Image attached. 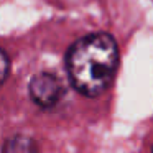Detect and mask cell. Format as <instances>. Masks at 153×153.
<instances>
[{"mask_svg": "<svg viewBox=\"0 0 153 153\" xmlns=\"http://www.w3.org/2000/svg\"><path fill=\"white\" fill-rule=\"evenodd\" d=\"M119 64V50L109 33L82 36L69 48L66 68L77 92L96 97L110 86Z\"/></svg>", "mask_w": 153, "mask_h": 153, "instance_id": "1", "label": "cell"}, {"mask_svg": "<svg viewBox=\"0 0 153 153\" xmlns=\"http://www.w3.org/2000/svg\"><path fill=\"white\" fill-rule=\"evenodd\" d=\"M30 96L36 105L51 109L63 97V86L53 74L40 73L30 81Z\"/></svg>", "mask_w": 153, "mask_h": 153, "instance_id": "2", "label": "cell"}, {"mask_svg": "<svg viewBox=\"0 0 153 153\" xmlns=\"http://www.w3.org/2000/svg\"><path fill=\"white\" fill-rule=\"evenodd\" d=\"M2 153H38V145L27 135H15L5 142Z\"/></svg>", "mask_w": 153, "mask_h": 153, "instance_id": "3", "label": "cell"}, {"mask_svg": "<svg viewBox=\"0 0 153 153\" xmlns=\"http://www.w3.org/2000/svg\"><path fill=\"white\" fill-rule=\"evenodd\" d=\"M7 74H8V56L5 51H2V79H7Z\"/></svg>", "mask_w": 153, "mask_h": 153, "instance_id": "4", "label": "cell"}]
</instances>
